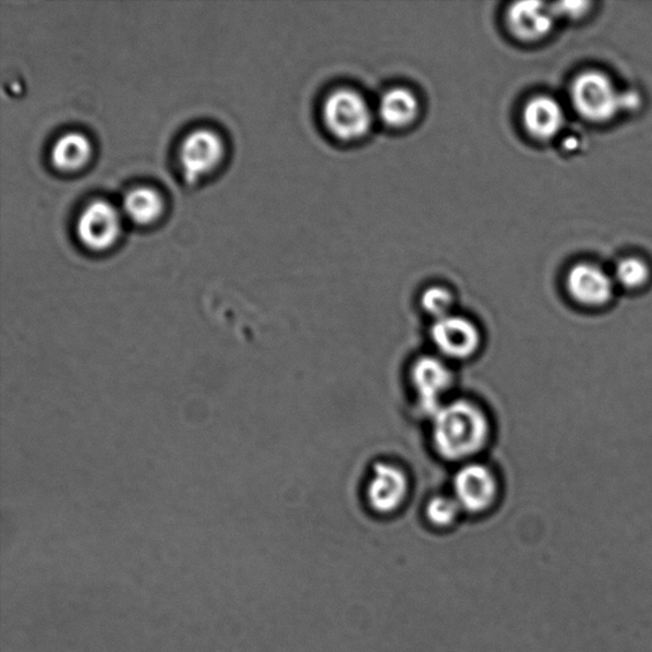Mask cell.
<instances>
[{
    "label": "cell",
    "mask_w": 652,
    "mask_h": 652,
    "mask_svg": "<svg viewBox=\"0 0 652 652\" xmlns=\"http://www.w3.org/2000/svg\"><path fill=\"white\" fill-rule=\"evenodd\" d=\"M431 420L432 444L445 460L473 459L490 443L488 416L473 401L460 399L445 403Z\"/></svg>",
    "instance_id": "obj_1"
},
{
    "label": "cell",
    "mask_w": 652,
    "mask_h": 652,
    "mask_svg": "<svg viewBox=\"0 0 652 652\" xmlns=\"http://www.w3.org/2000/svg\"><path fill=\"white\" fill-rule=\"evenodd\" d=\"M322 117L326 131L340 142H358L373 129L375 113L365 96L340 87L325 97Z\"/></svg>",
    "instance_id": "obj_2"
},
{
    "label": "cell",
    "mask_w": 652,
    "mask_h": 652,
    "mask_svg": "<svg viewBox=\"0 0 652 652\" xmlns=\"http://www.w3.org/2000/svg\"><path fill=\"white\" fill-rule=\"evenodd\" d=\"M573 108L583 119L602 124L631 108L629 94H620L608 75L589 71L575 79L571 88Z\"/></svg>",
    "instance_id": "obj_3"
},
{
    "label": "cell",
    "mask_w": 652,
    "mask_h": 652,
    "mask_svg": "<svg viewBox=\"0 0 652 652\" xmlns=\"http://www.w3.org/2000/svg\"><path fill=\"white\" fill-rule=\"evenodd\" d=\"M225 143L212 128H195L181 141L178 161L181 173L189 184H196L214 172L222 162Z\"/></svg>",
    "instance_id": "obj_4"
},
{
    "label": "cell",
    "mask_w": 652,
    "mask_h": 652,
    "mask_svg": "<svg viewBox=\"0 0 652 652\" xmlns=\"http://www.w3.org/2000/svg\"><path fill=\"white\" fill-rule=\"evenodd\" d=\"M454 498L462 511L478 515L488 511L498 498V481L488 467L480 462H467L452 482Z\"/></svg>",
    "instance_id": "obj_5"
},
{
    "label": "cell",
    "mask_w": 652,
    "mask_h": 652,
    "mask_svg": "<svg viewBox=\"0 0 652 652\" xmlns=\"http://www.w3.org/2000/svg\"><path fill=\"white\" fill-rule=\"evenodd\" d=\"M411 382L416 407L432 419L446 401L444 398L454 383L452 371L436 355H422L413 363Z\"/></svg>",
    "instance_id": "obj_6"
},
{
    "label": "cell",
    "mask_w": 652,
    "mask_h": 652,
    "mask_svg": "<svg viewBox=\"0 0 652 652\" xmlns=\"http://www.w3.org/2000/svg\"><path fill=\"white\" fill-rule=\"evenodd\" d=\"M120 231V212L105 200L87 203L75 221V233L81 244L94 252H102L116 244Z\"/></svg>",
    "instance_id": "obj_7"
},
{
    "label": "cell",
    "mask_w": 652,
    "mask_h": 652,
    "mask_svg": "<svg viewBox=\"0 0 652 652\" xmlns=\"http://www.w3.org/2000/svg\"><path fill=\"white\" fill-rule=\"evenodd\" d=\"M436 350L449 360L472 359L482 345V335L470 318L450 314L438 318L431 328Z\"/></svg>",
    "instance_id": "obj_8"
},
{
    "label": "cell",
    "mask_w": 652,
    "mask_h": 652,
    "mask_svg": "<svg viewBox=\"0 0 652 652\" xmlns=\"http://www.w3.org/2000/svg\"><path fill=\"white\" fill-rule=\"evenodd\" d=\"M616 282L595 264L575 265L566 277V291L571 300L581 307L603 309L614 298Z\"/></svg>",
    "instance_id": "obj_9"
},
{
    "label": "cell",
    "mask_w": 652,
    "mask_h": 652,
    "mask_svg": "<svg viewBox=\"0 0 652 652\" xmlns=\"http://www.w3.org/2000/svg\"><path fill=\"white\" fill-rule=\"evenodd\" d=\"M408 492L409 480L403 469L389 462L374 467L366 490L371 509L382 515L396 512L406 503Z\"/></svg>",
    "instance_id": "obj_10"
},
{
    "label": "cell",
    "mask_w": 652,
    "mask_h": 652,
    "mask_svg": "<svg viewBox=\"0 0 652 652\" xmlns=\"http://www.w3.org/2000/svg\"><path fill=\"white\" fill-rule=\"evenodd\" d=\"M552 7L540 2H518L505 13L506 27L522 43H538L547 37L555 26Z\"/></svg>",
    "instance_id": "obj_11"
},
{
    "label": "cell",
    "mask_w": 652,
    "mask_h": 652,
    "mask_svg": "<svg viewBox=\"0 0 652 652\" xmlns=\"http://www.w3.org/2000/svg\"><path fill=\"white\" fill-rule=\"evenodd\" d=\"M522 124L532 138L551 141L563 131L565 111L555 98L538 95L530 98L522 109Z\"/></svg>",
    "instance_id": "obj_12"
},
{
    "label": "cell",
    "mask_w": 652,
    "mask_h": 652,
    "mask_svg": "<svg viewBox=\"0 0 652 652\" xmlns=\"http://www.w3.org/2000/svg\"><path fill=\"white\" fill-rule=\"evenodd\" d=\"M421 102L412 89L393 87L382 95L377 104V117L385 126L401 131L419 119Z\"/></svg>",
    "instance_id": "obj_13"
},
{
    "label": "cell",
    "mask_w": 652,
    "mask_h": 652,
    "mask_svg": "<svg viewBox=\"0 0 652 652\" xmlns=\"http://www.w3.org/2000/svg\"><path fill=\"white\" fill-rule=\"evenodd\" d=\"M93 156V143L80 131L59 135L50 149V159L56 169L64 172L77 171Z\"/></svg>",
    "instance_id": "obj_14"
},
{
    "label": "cell",
    "mask_w": 652,
    "mask_h": 652,
    "mask_svg": "<svg viewBox=\"0 0 652 652\" xmlns=\"http://www.w3.org/2000/svg\"><path fill=\"white\" fill-rule=\"evenodd\" d=\"M124 215L136 225H149L161 216L164 210L162 195L148 185L131 189L123 201Z\"/></svg>",
    "instance_id": "obj_15"
},
{
    "label": "cell",
    "mask_w": 652,
    "mask_h": 652,
    "mask_svg": "<svg viewBox=\"0 0 652 652\" xmlns=\"http://www.w3.org/2000/svg\"><path fill=\"white\" fill-rule=\"evenodd\" d=\"M650 278L649 265L639 257H627L621 261L614 273V282L628 291L640 290L649 283Z\"/></svg>",
    "instance_id": "obj_16"
},
{
    "label": "cell",
    "mask_w": 652,
    "mask_h": 652,
    "mask_svg": "<svg viewBox=\"0 0 652 652\" xmlns=\"http://www.w3.org/2000/svg\"><path fill=\"white\" fill-rule=\"evenodd\" d=\"M462 512L454 496L432 497L427 503L426 517L432 526L449 528L457 522Z\"/></svg>",
    "instance_id": "obj_17"
},
{
    "label": "cell",
    "mask_w": 652,
    "mask_h": 652,
    "mask_svg": "<svg viewBox=\"0 0 652 652\" xmlns=\"http://www.w3.org/2000/svg\"><path fill=\"white\" fill-rule=\"evenodd\" d=\"M421 305L435 321L452 314L454 294L444 286H431L421 295Z\"/></svg>",
    "instance_id": "obj_18"
},
{
    "label": "cell",
    "mask_w": 652,
    "mask_h": 652,
    "mask_svg": "<svg viewBox=\"0 0 652 652\" xmlns=\"http://www.w3.org/2000/svg\"><path fill=\"white\" fill-rule=\"evenodd\" d=\"M555 16H565L570 20H579L590 11L589 2H565L551 5Z\"/></svg>",
    "instance_id": "obj_19"
}]
</instances>
